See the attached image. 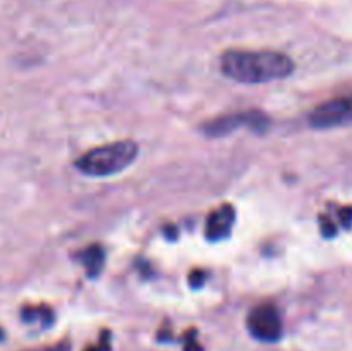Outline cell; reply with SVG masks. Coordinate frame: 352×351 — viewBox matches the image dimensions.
<instances>
[{
    "instance_id": "obj_7",
    "label": "cell",
    "mask_w": 352,
    "mask_h": 351,
    "mask_svg": "<svg viewBox=\"0 0 352 351\" xmlns=\"http://www.w3.org/2000/svg\"><path fill=\"white\" fill-rule=\"evenodd\" d=\"M79 260L86 267L89 277H95V275L100 274L103 265H105V250L100 244H91L85 251H81Z\"/></svg>"
},
{
    "instance_id": "obj_6",
    "label": "cell",
    "mask_w": 352,
    "mask_h": 351,
    "mask_svg": "<svg viewBox=\"0 0 352 351\" xmlns=\"http://www.w3.org/2000/svg\"><path fill=\"white\" fill-rule=\"evenodd\" d=\"M236 220V210L232 205L226 203L220 209L213 210L206 219L205 234L210 241H222L229 237L230 229Z\"/></svg>"
},
{
    "instance_id": "obj_10",
    "label": "cell",
    "mask_w": 352,
    "mask_h": 351,
    "mask_svg": "<svg viewBox=\"0 0 352 351\" xmlns=\"http://www.w3.org/2000/svg\"><path fill=\"white\" fill-rule=\"evenodd\" d=\"M85 351H110V332H103L96 346H88Z\"/></svg>"
},
{
    "instance_id": "obj_2",
    "label": "cell",
    "mask_w": 352,
    "mask_h": 351,
    "mask_svg": "<svg viewBox=\"0 0 352 351\" xmlns=\"http://www.w3.org/2000/svg\"><path fill=\"white\" fill-rule=\"evenodd\" d=\"M138 155H140V145L133 140H122L91 148L76 160V167L86 176L107 178L126 171L129 165L134 164Z\"/></svg>"
},
{
    "instance_id": "obj_8",
    "label": "cell",
    "mask_w": 352,
    "mask_h": 351,
    "mask_svg": "<svg viewBox=\"0 0 352 351\" xmlns=\"http://www.w3.org/2000/svg\"><path fill=\"white\" fill-rule=\"evenodd\" d=\"M21 317H23L24 322H40L41 326H48L54 320V315L47 306H26V308H23Z\"/></svg>"
},
{
    "instance_id": "obj_14",
    "label": "cell",
    "mask_w": 352,
    "mask_h": 351,
    "mask_svg": "<svg viewBox=\"0 0 352 351\" xmlns=\"http://www.w3.org/2000/svg\"><path fill=\"white\" fill-rule=\"evenodd\" d=\"M34 351H71V344L67 341H62V343L55 344V346L43 348V350H34Z\"/></svg>"
},
{
    "instance_id": "obj_15",
    "label": "cell",
    "mask_w": 352,
    "mask_h": 351,
    "mask_svg": "<svg viewBox=\"0 0 352 351\" xmlns=\"http://www.w3.org/2000/svg\"><path fill=\"white\" fill-rule=\"evenodd\" d=\"M3 339V332H2V330H0V341H2Z\"/></svg>"
},
{
    "instance_id": "obj_4",
    "label": "cell",
    "mask_w": 352,
    "mask_h": 351,
    "mask_svg": "<svg viewBox=\"0 0 352 351\" xmlns=\"http://www.w3.org/2000/svg\"><path fill=\"white\" fill-rule=\"evenodd\" d=\"M352 123V93L327 100L313 109L309 114V124L316 129H330V127L346 126Z\"/></svg>"
},
{
    "instance_id": "obj_9",
    "label": "cell",
    "mask_w": 352,
    "mask_h": 351,
    "mask_svg": "<svg viewBox=\"0 0 352 351\" xmlns=\"http://www.w3.org/2000/svg\"><path fill=\"white\" fill-rule=\"evenodd\" d=\"M320 226H322L323 236H327V237L336 236L337 227H336V224H333L330 219H327V217H322V220H320Z\"/></svg>"
},
{
    "instance_id": "obj_11",
    "label": "cell",
    "mask_w": 352,
    "mask_h": 351,
    "mask_svg": "<svg viewBox=\"0 0 352 351\" xmlns=\"http://www.w3.org/2000/svg\"><path fill=\"white\" fill-rule=\"evenodd\" d=\"M195 334H196L195 330L188 332V336H186V343H184V351H203V348L196 343Z\"/></svg>"
},
{
    "instance_id": "obj_12",
    "label": "cell",
    "mask_w": 352,
    "mask_h": 351,
    "mask_svg": "<svg viewBox=\"0 0 352 351\" xmlns=\"http://www.w3.org/2000/svg\"><path fill=\"white\" fill-rule=\"evenodd\" d=\"M339 217H340V222H342V226L349 229V227L352 226V206H346V209H340Z\"/></svg>"
},
{
    "instance_id": "obj_3",
    "label": "cell",
    "mask_w": 352,
    "mask_h": 351,
    "mask_svg": "<svg viewBox=\"0 0 352 351\" xmlns=\"http://www.w3.org/2000/svg\"><path fill=\"white\" fill-rule=\"evenodd\" d=\"M270 126V119L267 114L261 110H246V112H236V114H226V116L215 117V119L208 120L205 126L201 127L203 133L206 136H226L232 131L239 129V127H250V129L263 133Z\"/></svg>"
},
{
    "instance_id": "obj_13",
    "label": "cell",
    "mask_w": 352,
    "mask_h": 351,
    "mask_svg": "<svg viewBox=\"0 0 352 351\" xmlns=\"http://www.w3.org/2000/svg\"><path fill=\"white\" fill-rule=\"evenodd\" d=\"M203 281H205V274H203L201 270H196L189 275V284H191L192 288H199V286L203 284Z\"/></svg>"
},
{
    "instance_id": "obj_1",
    "label": "cell",
    "mask_w": 352,
    "mask_h": 351,
    "mask_svg": "<svg viewBox=\"0 0 352 351\" xmlns=\"http://www.w3.org/2000/svg\"><path fill=\"white\" fill-rule=\"evenodd\" d=\"M220 69L229 79L244 85L277 81L289 78L296 64L289 55L275 50H227Z\"/></svg>"
},
{
    "instance_id": "obj_5",
    "label": "cell",
    "mask_w": 352,
    "mask_h": 351,
    "mask_svg": "<svg viewBox=\"0 0 352 351\" xmlns=\"http://www.w3.org/2000/svg\"><path fill=\"white\" fill-rule=\"evenodd\" d=\"M248 329L251 336L263 343H275L282 337L284 323L278 310L270 303L256 306L248 317Z\"/></svg>"
}]
</instances>
